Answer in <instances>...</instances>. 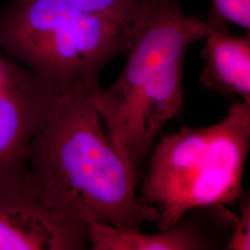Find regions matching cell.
Returning a JSON list of instances; mask_svg holds the SVG:
<instances>
[{"label":"cell","instance_id":"9c48e42d","mask_svg":"<svg viewBox=\"0 0 250 250\" xmlns=\"http://www.w3.org/2000/svg\"><path fill=\"white\" fill-rule=\"evenodd\" d=\"M205 20L211 24H235L250 34V0H212Z\"/></svg>","mask_w":250,"mask_h":250},{"label":"cell","instance_id":"7a4b0ae2","mask_svg":"<svg viewBox=\"0 0 250 250\" xmlns=\"http://www.w3.org/2000/svg\"><path fill=\"white\" fill-rule=\"evenodd\" d=\"M208 28L205 19L187 14L180 0H144L123 72L92 96L110 142L137 183L157 137L182 111L185 57Z\"/></svg>","mask_w":250,"mask_h":250},{"label":"cell","instance_id":"30bf717a","mask_svg":"<svg viewBox=\"0 0 250 250\" xmlns=\"http://www.w3.org/2000/svg\"><path fill=\"white\" fill-rule=\"evenodd\" d=\"M72 6L90 12L114 16H134L144 0H64Z\"/></svg>","mask_w":250,"mask_h":250},{"label":"cell","instance_id":"7c38bea8","mask_svg":"<svg viewBox=\"0 0 250 250\" xmlns=\"http://www.w3.org/2000/svg\"><path fill=\"white\" fill-rule=\"evenodd\" d=\"M16 64L15 61L0 54V88L5 86L11 79Z\"/></svg>","mask_w":250,"mask_h":250},{"label":"cell","instance_id":"ba28073f","mask_svg":"<svg viewBox=\"0 0 250 250\" xmlns=\"http://www.w3.org/2000/svg\"><path fill=\"white\" fill-rule=\"evenodd\" d=\"M88 243L94 250H202L211 247L197 224L186 218L170 229L152 234L93 223L88 225Z\"/></svg>","mask_w":250,"mask_h":250},{"label":"cell","instance_id":"52a82bcc","mask_svg":"<svg viewBox=\"0 0 250 250\" xmlns=\"http://www.w3.org/2000/svg\"><path fill=\"white\" fill-rule=\"evenodd\" d=\"M208 27L200 82L215 93L250 103V33L232 36L228 25Z\"/></svg>","mask_w":250,"mask_h":250},{"label":"cell","instance_id":"8992f818","mask_svg":"<svg viewBox=\"0 0 250 250\" xmlns=\"http://www.w3.org/2000/svg\"><path fill=\"white\" fill-rule=\"evenodd\" d=\"M88 246V225L50 208L25 187L0 188V250H82Z\"/></svg>","mask_w":250,"mask_h":250},{"label":"cell","instance_id":"3957f363","mask_svg":"<svg viewBox=\"0 0 250 250\" xmlns=\"http://www.w3.org/2000/svg\"><path fill=\"white\" fill-rule=\"evenodd\" d=\"M250 147V103L242 100L214 125L184 127L161 137L138 196L156 209L159 231L170 229L191 210L237 202Z\"/></svg>","mask_w":250,"mask_h":250},{"label":"cell","instance_id":"5b68a950","mask_svg":"<svg viewBox=\"0 0 250 250\" xmlns=\"http://www.w3.org/2000/svg\"><path fill=\"white\" fill-rule=\"evenodd\" d=\"M62 91L19 63L0 88V188L25 187L28 146Z\"/></svg>","mask_w":250,"mask_h":250},{"label":"cell","instance_id":"6da1fadb","mask_svg":"<svg viewBox=\"0 0 250 250\" xmlns=\"http://www.w3.org/2000/svg\"><path fill=\"white\" fill-rule=\"evenodd\" d=\"M97 91L61 92L28 146L25 188L83 224L137 231L158 214L140 201L138 183L103 130L92 100Z\"/></svg>","mask_w":250,"mask_h":250},{"label":"cell","instance_id":"277c9868","mask_svg":"<svg viewBox=\"0 0 250 250\" xmlns=\"http://www.w3.org/2000/svg\"><path fill=\"white\" fill-rule=\"evenodd\" d=\"M135 15L90 12L64 0H10L0 9V48L62 90L97 91L104 67L127 54Z\"/></svg>","mask_w":250,"mask_h":250},{"label":"cell","instance_id":"8fae6325","mask_svg":"<svg viewBox=\"0 0 250 250\" xmlns=\"http://www.w3.org/2000/svg\"><path fill=\"white\" fill-rule=\"evenodd\" d=\"M240 213L235 218V225L232 236L226 245V250H250V197H240Z\"/></svg>","mask_w":250,"mask_h":250}]
</instances>
